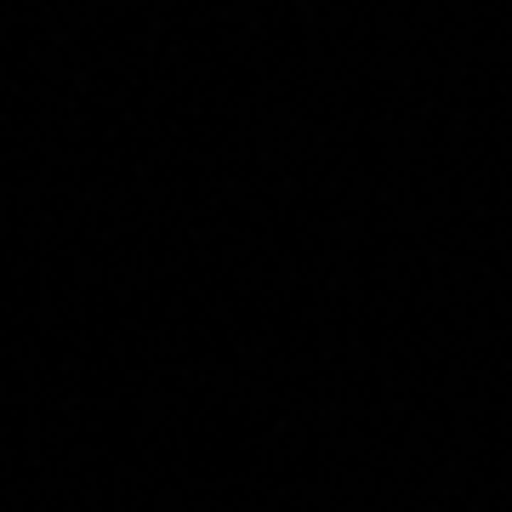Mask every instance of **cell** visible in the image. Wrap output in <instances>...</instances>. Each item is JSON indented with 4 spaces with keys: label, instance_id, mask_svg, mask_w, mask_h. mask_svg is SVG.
Here are the masks:
<instances>
[]
</instances>
